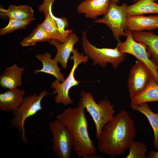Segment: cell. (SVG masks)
Here are the masks:
<instances>
[{
    "label": "cell",
    "instance_id": "6da1fadb",
    "mask_svg": "<svg viewBox=\"0 0 158 158\" xmlns=\"http://www.w3.org/2000/svg\"><path fill=\"white\" fill-rule=\"evenodd\" d=\"M136 132L133 120L121 110L104 126L97 139L98 150L112 157L124 153L134 141Z\"/></svg>",
    "mask_w": 158,
    "mask_h": 158
},
{
    "label": "cell",
    "instance_id": "7a4b0ae2",
    "mask_svg": "<svg viewBox=\"0 0 158 158\" xmlns=\"http://www.w3.org/2000/svg\"><path fill=\"white\" fill-rule=\"evenodd\" d=\"M85 109L79 101L76 107L67 108L56 116L71 135L73 147L79 158H88L90 155L96 154V148L88 133Z\"/></svg>",
    "mask_w": 158,
    "mask_h": 158
},
{
    "label": "cell",
    "instance_id": "3957f363",
    "mask_svg": "<svg viewBox=\"0 0 158 158\" xmlns=\"http://www.w3.org/2000/svg\"><path fill=\"white\" fill-rule=\"evenodd\" d=\"M80 96L81 98L80 101L94 121L98 139L104 126L114 117L115 109L108 100H101L97 103L93 96L89 92L82 90Z\"/></svg>",
    "mask_w": 158,
    "mask_h": 158
},
{
    "label": "cell",
    "instance_id": "277c9868",
    "mask_svg": "<svg viewBox=\"0 0 158 158\" xmlns=\"http://www.w3.org/2000/svg\"><path fill=\"white\" fill-rule=\"evenodd\" d=\"M52 94L54 93L48 92L46 90H42L39 95L35 92L32 95L25 97L20 106L13 111V118L11 121V124L21 133L22 139L25 143H27L24 128L25 120L42 110V99L45 96Z\"/></svg>",
    "mask_w": 158,
    "mask_h": 158
},
{
    "label": "cell",
    "instance_id": "5b68a950",
    "mask_svg": "<svg viewBox=\"0 0 158 158\" xmlns=\"http://www.w3.org/2000/svg\"><path fill=\"white\" fill-rule=\"evenodd\" d=\"M86 33V30L82 32V46L85 54L93 60V66L98 64L105 68L107 63H110L115 69L124 61L126 54L121 52L117 46L114 48L97 47L88 40Z\"/></svg>",
    "mask_w": 158,
    "mask_h": 158
},
{
    "label": "cell",
    "instance_id": "8992f818",
    "mask_svg": "<svg viewBox=\"0 0 158 158\" xmlns=\"http://www.w3.org/2000/svg\"><path fill=\"white\" fill-rule=\"evenodd\" d=\"M73 55L70 59L73 61V64L70 73L62 82L55 79L51 85V87L54 90V94H56L54 101L56 104H61L68 106L73 103V101L69 96L70 89L73 87L77 85L80 82L76 80L74 73L78 65L82 63H86L89 57L84 55V53H80L77 49L74 48L72 52Z\"/></svg>",
    "mask_w": 158,
    "mask_h": 158
},
{
    "label": "cell",
    "instance_id": "52a82bcc",
    "mask_svg": "<svg viewBox=\"0 0 158 158\" xmlns=\"http://www.w3.org/2000/svg\"><path fill=\"white\" fill-rule=\"evenodd\" d=\"M127 5L126 3L121 5L110 3L106 13L101 18L96 20L94 22L106 25L111 29L113 37L118 42L120 38L126 36L127 18L126 9Z\"/></svg>",
    "mask_w": 158,
    "mask_h": 158
},
{
    "label": "cell",
    "instance_id": "ba28073f",
    "mask_svg": "<svg viewBox=\"0 0 158 158\" xmlns=\"http://www.w3.org/2000/svg\"><path fill=\"white\" fill-rule=\"evenodd\" d=\"M126 39L118 42L117 46L121 53L131 54L143 63L149 69L152 78L158 85V65L151 59L145 45L133 38L132 32L127 31Z\"/></svg>",
    "mask_w": 158,
    "mask_h": 158
},
{
    "label": "cell",
    "instance_id": "9c48e42d",
    "mask_svg": "<svg viewBox=\"0 0 158 158\" xmlns=\"http://www.w3.org/2000/svg\"><path fill=\"white\" fill-rule=\"evenodd\" d=\"M53 135L52 148L59 158H70L73 147L72 138L66 127L56 119L49 124Z\"/></svg>",
    "mask_w": 158,
    "mask_h": 158
},
{
    "label": "cell",
    "instance_id": "30bf717a",
    "mask_svg": "<svg viewBox=\"0 0 158 158\" xmlns=\"http://www.w3.org/2000/svg\"><path fill=\"white\" fill-rule=\"evenodd\" d=\"M152 77L146 66L137 60L131 68L128 78L127 85L131 98L142 92L147 86Z\"/></svg>",
    "mask_w": 158,
    "mask_h": 158
},
{
    "label": "cell",
    "instance_id": "8fae6325",
    "mask_svg": "<svg viewBox=\"0 0 158 158\" xmlns=\"http://www.w3.org/2000/svg\"><path fill=\"white\" fill-rule=\"evenodd\" d=\"M79 42V37L76 33L73 32L70 34L64 43H61L54 39H51L49 42L50 44L54 46L57 49V53L54 59L60 63L63 69L68 68V61L71 54L74 49L75 44Z\"/></svg>",
    "mask_w": 158,
    "mask_h": 158
},
{
    "label": "cell",
    "instance_id": "7c38bea8",
    "mask_svg": "<svg viewBox=\"0 0 158 158\" xmlns=\"http://www.w3.org/2000/svg\"><path fill=\"white\" fill-rule=\"evenodd\" d=\"M110 3V0H84L78 5L77 10L79 13L84 14L86 18L95 20L106 13Z\"/></svg>",
    "mask_w": 158,
    "mask_h": 158
},
{
    "label": "cell",
    "instance_id": "4fadbf2b",
    "mask_svg": "<svg viewBox=\"0 0 158 158\" xmlns=\"http://www.w3.org/2000/svg\"><path fill=\"white\" fill-rule=\"evenodd\" d=\"M127 31H141L158 29V14L146 16L142 15L127 16Z\"/></svg>",
    "mask_w": 158,
    "mask_h": 158
},
{
    "label": "cell",
    "instance_id": "5bb4252c",
    "mask_svg": "<svg viewBox=\"0 0 158 158\" xmlns=\"http://www.w3.org/2000/svg\"><path fill=\"white\" fill-rule=\"evenodd\" d=\"M25 91L17 88L0 93V110L9 112L16 110L23 102Z\"/></svg>",
    "mask_w": 158,
    "mask_h": 158
},
{
    "label": "cell",
    "instance_id": "9a60e30c",
    "mask_svg": "<svg viewBox=\"0 0 158 158\" xmlns=\"http://www.w3.org/2000/svg\"><path fill=\"white\" fill-rule=\"evenodd\" d=\"M25 67H20L16 64L6 68L0 76V86L4 89H12L22 85V75Z\"/></svg>",
    "mask_w": 158,
    "mask_h": 158
},
{
    "label": "cell",
    "instance_id": "2e32d148",
    "mask_svg": "<svg viewBox=\"0 0 158 158\" xmlns=\"http://www.w3.org/2000/svg\"><path fill=\"white\" fill-rule=\"evenodd\" d=\"M55 0H44L39 6L38 10L42 12L45 16L40 25L49 34L51 40L54 39L59 42L60 35L57 25L51 14L52 6Z\"/></svg>",
    "mask_w": 158,
    "mask_h": 158
},
{
    "label": "cell",
    "instance_id": "e0dca14e",
    "mask_svg": "<svg viewBox=\"0 0 158 158\" xmlns=\"http://www.w3.org/2000/svg\"><path fill=\"white\" fill-rule=\"evenodd\" d=\"M133 39L145 46L151 59L158 65V35L150 31L132 32Z\"/></svg>",
    "mask_w": 158,
    "mask_h": 158
},
{
    "label": "cell",
    "instance_id": "ac0fdd59",
    "mask_svg": "<svg viewBox=\"0 0 158 158\" xmlns=\"http://www.w3.org/2000/svg\"><path fill=\"white\" fill-rule=\"evenodd\" d=\"M36 58L42 64V68L34 71L35 74L40 73H44L53 75L61 82H63L65 78L61 72V68L58 65V63L51 58V54L46 52L43 54L36 55Z\"/></svg>",
    "mask_w": 158,
    "mask_h": 158
},
{
    "label": "cell",
    "instance_id": "d6986e66",
    "mask_svg": "<svg viewBox=\"0 0 158 158\" xmlns=\"http://www.w3.org/2000/svg\"><path fill=\"white\" fill-rule=\"evenodd\" d=\"M157 0H139L135 4L127 6L126 9L127 16L142 15L144 14H158Z\"/></svg>",
    "mask_w": 158,
    "mask_h": 158
},
{
    "label": "cell",
    "instance_id": "ffe728a7",
    "mask_svg": "<svg viewBox=\"0 0 158 158\" xmlns=\"http://www.w3.org/2000/svg\"><path fill=\"white\" fill-rule=\"evenodd\" d=\"M1 15L20 20H25L34 18V11L32 8L26 5L18 6L10 5L7 9L2 6L0 8Z\"/></svg>",
    "mask_w": 158,
    "mask_h": 158
},
{
    "label": "cell",
    "instance_id": "44dd1931",
    "mask_svg": "<svg viewBox=\"0 0 158 158\" xmlns=\"http://www.w3.org/2000/svg\"><path fill=\"white\" fill-rule=\"evenodd\" d=\"M155 101H158V85L152 77L145 88L139 95L131 98L130 105Z\"/></svg>",
    "mask_w": 158,
    "mask_h": 158
},
{
    "label": "cell",
    "instance_id": "7402d4cb",
    "mask_svg": "<svg viewBox=\"0 0 158 158\" xmlns=\"http://www.w3.org/2000/svg\"><path fill=\"white\" fill-rule=\"evenodd\" d=\"M130 106L133 109L143 114L148 119L153 130L154 147L155 150H158V112H153L147 102Z\"/></svg>",
    "mask_w": 158,
    "mask_h": 158
},
{
    "label": "cell",
    "instance_id": "603a6c76",
    "mask_svg": "<svg viewBox=\"0 0 158 158\" xmlns=\"http://www.w3.org/2000/svg\"><path fill=\"white\" fill-rule=\"evenodd\" d=\"M51 40L49 34L39 24L28 36L22 40L20 44L23 47L33 46L37 42H49Z\"/></svg>",
    "mask_w": 158,
    "mask_h": 158
},
{
    "label": "cell",
    "instance_id": "cb8c5ba5",
    "mask_svg": "<svg viewBox=\"0 0 158 158\" xmlns=\"http://www.w3.org/2000/svg\"><path fill=\"white\" fill-rule=\"evenodd\" d=\"M34 18L25 20H20L9 18L8 23L6 27L1 28L0 35H4L18 30L24 29L34 20Z\"/></svg>",
    "mask_w": 158,
    "mask_h": 158
},
{
    "label": "cell",
    "instance_id": "d4e9b609",
    "mask_svg": "<svg viewBox=\"0 0 158 158\" xmlns=\"http://www.w3.org/2000/svg\"><path fill=\"white\" fill-rule=\"evenodd\" d=\"M147 150V147L144 143L134 141L129 147V153L126 158H146Z\"/></svg>",
    "mask_w": 158,
    "mask_h": 158
},
{
    "label": "cell",
    "instance_id": "484cf974",
    "mask_svg": "<svg viewBox=\"0 0 158 158\" xmlns=\"http://www.w3.org/2000/svg\"><path fill=\"white\" fill-rule=\"evenodd\" d=\"M147 158H158V150L155 152L153 150L150 151L146 157Z\"/></svg>",
    "mask_w": 158,
    "mask_h": 158
},
{
    "label": "cell",
    "instance_id": "4316f807",
    "mask_svg": "<svg viewBox=\"0 0 158 158\" xmlns=\"http://www.w3.org/2000/svg\"><path fill=\"white\" fill-rule=\"evenodd\" d=\"M120 0H110V3H115L116 4H117L119 2ZM139 0H133L134 2H136Z\"/></svg>",
    "mask_w": 158,
    "mask_h": 158
}]
</instances>
